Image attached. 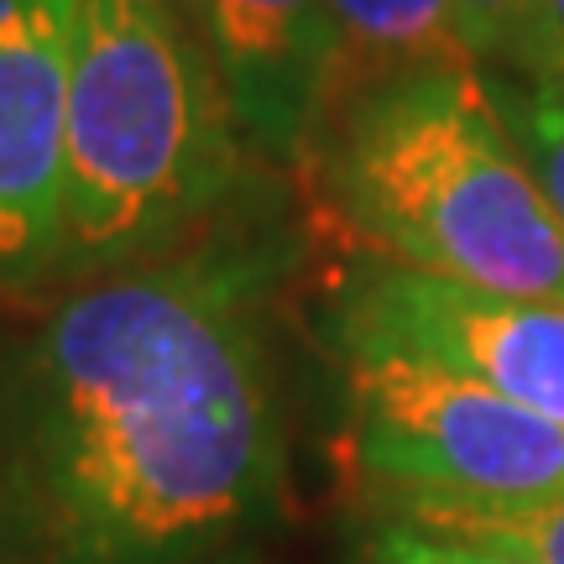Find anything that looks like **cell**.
Segmentation results:
<instances>
[{"mask_svg": "<svg viewBox=\"0 0 564 564\" xmlns=\"http://www.w3.org/2000/svg\"><path fill=\"white\" fill-rule=\"evenodd\" d=\"M282 460L241 267L100 272L0 382V564H194L272 512Z\"/></svg>", "mask_w": 564, "mask_h": 564, "instance_id": "1", "label": "cell"}, {"mask_svg": "<svg viewBox=\"0 0 564 564\" xmlns=\"http://www.w3.org/2000/svg\"><path fill=\"white\" fill-rule=\"evenodd\" d=\"M324 194L382 262L497 299L564 303V220L481 63H423L324 110Z\"/></svg>", "mask_w": 564, "mask_h": 564, "instance_id": "2", "label": "cell"}, {"mask_svg": "<svg viewBox=\"0 0 564 564\" xmlns=\"http://www.w3.org/2000/svg\"><path fill=\"white\" fill-rule=\"evenodd\" d=\"M230 173L236 116L194 26L167 0H79L63 267H141L209 215Z\"/></svg>", "mask_w": 564, "mask_h": 564, "instance_id": "3", "label": "cell"}, {"mask_svg": "<svg viewBox=\"0 0 564 564\" xmlns=\"http://www.w3.org/2000/svg\"><path fill=\"white\" fill-rule=\"evenodd\" d=\"M350 449L382 512L564 497V429L398 350H350Z\"/></svg>", "mask_w": 564, "mask_h": 564, "instance_id": "4", "label": "cell"}, {"mask_svg": "<svg viewBox=\"0 0 564 564\" xmlns=\"http://www.w3.org/2000/svg\"><path fill=\"white\" fill-rule=\"evenodd\" d=\"M329 329L340 356H419L564 429V303L497 299L377 262L340 288Z\"/></svg>", "mask_w": 564, "mask_h": 564, "instance_id": "5", "label": "cell"}, {"mask_svg": "<svg viewBox=\"0 0 564 564\" xmlns=\"http://www.w3.org/2000/svg\"><path fill=\"white\" fill-rule=\"evenodd\" d=\"M79 0H0V288L63 267Z\"/></svg>", "mask_w": 564, "mask_h": 564, "instance_id": "6", "label": "cell"}, {"mask_svg": "<svg viewBox=\"0 0 564 564\" xmlns=\"http://www.w3.org/2000/svg\"><path fill=\"white\" fill-rule=\"evenodd\" d=\"M215 58L236 131L272 158H299L319 137L335 21L324 0H188Z\"/></svg>", "mask_w": 564, "mask_h": 564, "instance_id": "7", "label": "cell"}, {"mask_svg": "<svg viewBox=\"0 0 564 564\" xmlns=\"http://www.w3.org/2000/svg\"><path fill=\"white\" fill-rule=\"evenodd\" d=\"M335 21V74L324 110L371 79L423 68V63H470L455 0H324Z\"/></svg>", "mask_w": 564, "mask_h": 564, "instance_id": "8", "label": "cell"}, {"mask_svg": "<svg viewBox=\"0 0 564 564\" xmlns=\"http://www.w3.org/2000/svg\"><path fill=\"white\" fill-rule=\"evenodd\" d=\"M481 74L497 110H502V121L512 126L518 147L528 152L533 173L544 183L554 215L564 220V89L523 79V74H507V68H481Z\"/></svg>", "mask_w": 564, "mask_h": 564, "instance_id": "9", "label": "cell"}, {"mask_svg": "<svg viewBox=\"0 0 564 564\" xmlns=\"http://www.w3.org/2000/svg\"><path fill=\"white\" fill-rule=\"evenodd\" d=\"M382 518L455 528V533H476V539L518 549L533 564H564V497L518 507H403V512H382Z\"/></svg>", "mask_w": 564, "mask_h": 564, "instance_id": "10", "label": "cell"}, {"mask_svg": "<svg viewBox=\"0 0 564 564\" xmlns=\"http://www.w3.org/2000/svg\"><path fill=\"white\" fill-rule=\"evenodd\" d=\"M361 564H533L528 554L476 533H455V528H429L408 523V518H382Z\"/></svg>", "mask_w": 564, "mask_h": 564, "instance_id": "11", "label": "cell"}, {"mask_svg": "<svg viewBox=\"0 0 564 564\" xmlns=\"http://www.w3.org/2000/svg\"><path fill=\"white\" fill-rule=\"evenodd\" d=\"M465 32V53L481 68H507L523 47L528 26L539 17V0H455Z\"/></svg>", "mask_w": 564, "mask_h": 564, "instance_id": "12", "label": "cell"}, {"mask_svg": "<svg viewBox=\"0 0 564 564\" xmlns=\"http://www.w3.org/2000/svg\"><path fill=\"white\" fill-rule=\"evenodd\" d=\"M507 74L564 89V0H539V17L528 26L518 58L507 63Z\"/></svg>", "mask_w": 564, "mask_h": 564, "instance_id": "13", "label": "cell"}]
</instances>
